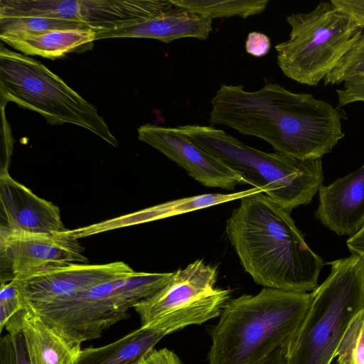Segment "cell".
<instances>
[{
	"label": "cell",
	"mask_w": 364,
	"mask_h": 364,
	"mask_svg": "<svg viewBox=\"0 0 364 364\" xmlns=\"http://www.w3.org/2000/svg\"><path fill=\"white\" fill-rule=\"evenodd\" d=\"M210 104L211 124L262 139L277 153L299 160L321 159L344 136L337 108L277 83L255 91L221 85Z\"/></svg>",
	"instance_id": "obj_1"
},
{
	"label": "cell",
	"mask_w": 364,
	"mask_h": 364,
	"mask_svg": "<svg viewBox=\"0 0 364 364\" xmlns=\"http://www.w3.org/2000/svg\"><path fill=\"white\" fill-rule=\"evenodd\" d=\"M240 200L225 230L245 270L264 287L314 291L324 264L290 213L263 192Z\"/></svg>",
	"instance_id": "obj_2"
},
{
	"label": "cell",
	"mask_w": 364,
	"mask_h": 364,
	"mask_svg": "<svg viewBox=\"0 0 364 364\" xmlns=\"http://www.w3.org/2000/svg\"><path fill=\"white\" fill-rule=\"evenodd\" d=\"M312 293L264 287L229 300L211 332L209 364H287Z\"/></svg>",
	"instance_id": "obj_3"
},
{
	"label": "cell",
	"mask_w": 364,
	"mask_h": 364,
	"mask_svg": "<svg viewBox=\"0 0 364 364\" xmlns=\"http://www.w3.org/2000/svg\"><path fill=\"white\" fill-rule=\"evenodd\" d=\"M195 144L222 160L247 183L291 211L309 203L323 180L321 159L302 161L246 145L211 126H178Z\"/></svg>",
	"instance_id": "obj_4"
},
{
	"label": "cell",
	"mask_w": 364,
	"mask_h": 364,
	"mask_svg": "<svg viewBox=\"0 0 364 364\" xmlns=\"http://www.w3.org/2000/svg\"><path fill=\"white\" fill-rule=\"evenodd\" d=\"M330 264V274L311 292L287 364H331L351 321L364 309V257L351 254Z\"/></svg>",
	"instance_id": "obj_5"
},
{
	"label": "cell",
	"mask_w": 364,
	"mask_h": 364,
	"mask_svg": "<svg viewBox=\"0 0 364 364\" xmlns=\"http://www.w3.org/2000/svg\"><path fill=\"white\" fill-rule=\"evenodd\" d=\"M1 106L13 102L38 112L48 124L82 127L109 144L118 140L97 108L41 62L23 53L0 47Z\"/></svg>",
	"instance_id": "obj_6"
},
{
	"label": "cell",
	"mask_w": 364,
	"mask_h": 364,
	"mask_svg": "<svg viewBox=\"0 0 364 364\" xmlns=\"http://www.w3.org/2000/svg\"><path fill=\"white\" fill-rule=\"evenodd\" d=\"M173 272L135 273L97 284L71 297L27 307L73 343L100 337L128 317V310L165 286Z\"/></svg>",
	"instance_id": "obj_7"
},
{
	"label": "cell",
	"mask_w": 364,
	"mask_h": 364,
	"mask_svg": "<svg viewBox=\"0 0 364 364\" xmlns=\"http://www.w3.org/2000/svg\"><path fill=\"white\" fill-rule=\"evenodd\" d=\"M286 20L291 31L288 40L275 46L277 64L287 77L309 86L323 80L363 33L331 1Z\"/></svg>",
	"instance_id": "obj_8"
},
{
	"label": "cell",
	"mask_w": 364,
	"mask_h": 364,
	"mask_svg": "<svg viewBox=\"0 0 364 364\" xmlns=\"http://www.w3.org/2000/svg\"><path fill=\"white\" fill-rule=\"evenodd\" d=\"M171 5L170 0H0V18H56L97 31L146 19Z\"/></svg>",
	"instance_id": "obj_9"
},
{
	"label": "cell",
	"mask_w": 364,
	"mask_h": 364,
	"mask_svg": "<svg viewBox=\"0 0 364 364\" xmlns=\"http://www.w3.org/2000/svg\"><path fill=\"white\" fill-rule=\"evenodd\" d=\"M85 248L61 232L38 234L0 230V282L20 281L50 267L87 264Z\"/></svg>",
	"instance_id": "obj_10"
},
{
	"label": "cell",
	"mask_w": 364,
	"mask_h": 364,
	"mask_svg": "<svg viewBox=\"0 0 364 364\" xmlns=\"http://www.w3.org/2000/svg\"><path fill=\"white\" fill-rule=\"evenodd\" d=\"M210 317L208 306L196 301L109 344L81 349L73 364H139L165 336Z\"/></svg>",
	"instance_id": "obj_11"
},
{
	"label": "cell",
	"mask_w": 364,
	"mask_h": 364,
	"mask_svg": "<svg viewBox=\"0 0 364 364\" xmlns=\"http://www.w3.org/2000/svg\"><path fill=\"white\" fill-rule=\"evenodd\" d=\"M135 272L122 261L102 264L70 263L48 268L17 282L26 307L31 308L71 297Z\"/></svg>",
	"instance_id": "obj_12"
},
{
	"label": "cell",
	"mask_w": 364,
	"mask_h": 364,
	"mask_svg": "<svg viewBox=\"0 0 364 364\" xmlns=\"http://www.w3.org/2000/svg\"><path fill=\"white\" fill-rule=\"evenodd\" d=\"M139 140L156 149L201 184L233 190L242 178L222 160L191 140L178 127L146 124L137 129Z\"/></svg>",
	"instance_id": "obj_13"
},
{
	"label": "cell",
	"mask_w": 364,
	"mask_h": 364,
	"mask_svg": "<svg viewBox=\"0 0 364 364\" xmlns=\"http://www.w3.org/2000/svg\"><path fill=\"white\" fill-rule=\"evenodd\" d=\"M0 230L55 234L67 230L59 208L6 172L0 174Z\"/></svg>",
	"instance_id": "obj_14"
},
{
	"label": "cell",
	"mask_w": 364,
	"mask_h": 364,
	"mask_svg": "<svg viewBox=\"0 0 364 364\" xmlns=\"http://www.w3.org/2000/svg\"><path fill=\"white\" fill-rule=\"evenodd\" d=\"M217 267L202 259L173 272L170 281L152 296L134 306L141 326H146L169 312L211 293L215 289Z\"/></svg>",
	"instance_id": "obj_15"
},
{
	"label": "cell",
	"mask_w": 364,
	"mask_h": 364,
	"mask_svg": "<svg viewBox=\"0 0 364 364\" xmlns=\"http://www.w3.org/2000/svg\"><path fill=\"white\" fill-rule=\"evenodd\" d=\"M316 216L338 235H353L364 224V164L355 171L321 186Z\"/></svg>",
	"instance_id": "obj_16"
},
{
	"label": "cell",
	"mask_w": 364,
	"mask_h": 364,
	"mask_svg": "<svg viewBox=\"0 0 364 364\" xmlns=\"http://www.w3.org/2000/svg\"><path fill=\"white\" fill-rule=\"evenodd\" d=\"M212 21L213 19L210 18L176 6L171 3V6L163 12L146 19L96 31V40L142 38H152L164 43H170L183 38L205 40L212 31Z\"/></svg>",
	"instance_id": "obj_17"
},
{
	"label": "cell",
	"mask_w": 364,
	"mask_h": 364,
	"mask_svg": "<svg viewBox=\"0 0 364 364\" xmlns=\"http://www.w3.org/2000/svg\"><path fill=\"white\" fill-rule=\"evenodd\" d=\"M4 328L21 333L31 364H73L82 349L27 307L14 315Z\"/></svg>",
	"instance_id": "obj_18"
},
{
	"label": "cell",
	"mask_w": 364,
	"mask_h": 364,
	"mask_svg": "<svg viewBox=\"0 0 364 364\" xmlns=\"http://www.w3.org/2000/svg\"><path fill=\"white\" fill-rule=\"evenodd\" d=\"M0 38L26 55L55 59L67 53L92 49L96 41V31L91 28L59 29L3 35Z\"/></svg>",
	"instance_id": "obj_19"
},
{
	"label": "cell",
	"mask_w": 364,
	"mask_h": 364,
	"mask_svg": "<svg viewBox=\"0 0 364 364\" xmlns=\"http://www.w3.org/2000/svg\"><path fill=\"white\" fill-rule=\"evenodd\" d=\"M176 6L210 18H247L263 12L268 0H170Z\"/></svg>",
	"instance_id": "obj_20"
},
{
	"label": "cell",
	"mask_w": 364,
	"mask_h": 364,
	"mask_svg": "<svg viewBox=\"0 0 364 364\" xmlns=\"http://www.w3.org/2000/svg\"><path fill=\"white\" fill-rule=\"evenodd\" d=\"M77 28H90L81 22L44 16L0 18V36Z\"/></svg>",
	"instance_id": "obj_21"
},
{
	"label": "cell",
	"mask_w": 364,
	"mask_h": 364,
	"mask_svg": "<svg viewBox=\"0 0 364 364\" xmlns=\"http://www.w3.org/2000/svg\"><path fill=\"white\" fill-rule=\"evenodd\" d=\"M333 360L336 364H364V309L349 324Z\"/></svg>",
	"instance_id": "obj_22"
},
{
	"label": "cell",
	"mask_w": 364,
	"mask_h": 364,
	"mask_svg": "<svg viewBox=\"0 0 364 364\" xmlns=\"http://www.w3.org/2000/svg\"><path fill=\"white\" fill-rule=\"evenodd\" d=\"M364 77V33L323 80L325 85L350 82Z\"/></svg>",
	"instance_id": "obj_23"
},
{
	"label": "cell",
	"mask_w": 364,
	"mask_h": 364,
	"mask_svg": "<svg viewBox=\"0 0 364 364\" xmlns=\"http://www.w3.org/2000/svg\"><path fill=\"white\" fill-rule=\"evenodd\" d=\"M26 308L18 282L12 280L1 283L0 287V331L16 314Z\"/></svg>",
	"instance_id": "obj_24"
},
{
	"label": "cell",
	"mask_w": 364,
	"mask_h": 364,
	"mask_svg": "<svg viewBox=\"0 0 364 364\" xmlns=\"http://www.w3.org/2000/svg\"><path fill=\"white\" fill-rule=\"evenodd\" d=\"M0 339V364H31L21 333L11 331Z\"/></svg>",
	"instance_id": "obj_25"
},
{
	"label": "cell",
	"mask_w": 364,
	"mask_h": 364,
	"mask_svg": "<svg viewBox=\"0 0 364 364\" xmlns=\"http://www.w3.org/2000/svg\"><path fill=\"white\" fill-rule=\"evenodd\" d=\"M1 108V157H0V174L9 172L11 157L13 152L14 140L11 135L9 124L4 117V106Z\"/></svg>",
	"instance_id": "obj_26"
},
{
	"label": "cell",
	"mask_w": 364,
	"mask_h": 364,
	"mask_svg": "<svg viewBox=\"0 0 364 364\" xmlns=\"http://www.w3.org/2000/svg\"><path fill=\"white\" fill-rule=\"evenodd\" d=\"M338 107L355 102H364V77L344 83L343 87L336 90Z\"/></svg>",
	"instance_id": "obj_27"
},
{
	"label": "cell",
	"mask_w": 364,
	"mask_h": 364,
	"mask_svg": "<svg viewBox=\"0 0 364 364\" xmlns=\"http://www.w3.org/2000/svg\"><path fill=\"white\" fill-rule=\"evenodd\" d=\"M340 11L346 14L364 30V0H331Z\"/></svg>",
	"instance_id": "obj_28"
},
{
	"label": "cell",
	"mask_w": 364,
	"mask_h": 364,
	"mask_svg": "<svg viewBox=\"0 0 364 364\" xmlns=\"http://www.w3.org/2000/svg\"><path fill=\"white\" fill-rule=\"evenodd\" d=\"M270 47V39L264 33L253 31L247 35L245 50L249 54L255 57H263L269 53Z\"/></svg>",
	"instance_id": "obj_29"
},
{
	"label": "cell",
	"mask_w": 364,
	"mask_h": 364,
	"mask_svg": "<svg viewBox=\"0 0 364 364\" xmlns=\"http://www.w3.org/2000/svg\"><path fill=\"white\" fill-rule=\"evenodd\" d=\"M139 364H181L178 357L167 348L152 350Z\"/></svg>",
	"instance_id": "obj_30"
},
{
	"label": "cell",
	"mask_w": 364,
	"mask_h": 364,
	"mask_svg": "<svg viewBox=\"0 0 364 364\" xmlns=\"http://www.w3.org/2000/svg\"><path fill=\"white\" fill-rule=\"evenodd\" d=\"M346 245L352 254L364 257V224L355 234L347 240Z\"/></svg>",
	"instance_id": "obj_31"
}]
</instances>
